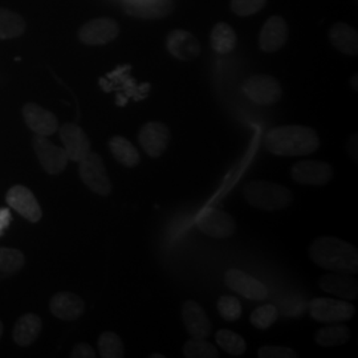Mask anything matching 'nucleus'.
I'll use <instances>...</instances> for the list:
<instances>
[{
	"mask_svg": "<svg viewBox=\"0 0 358 358\" xmlns=\"http://www.w3.org/2000/svg\"><path fill=\"white\" fill-rule=\"evenodd\" d=\"M264 146L273 155L299 157L315 153L320 148V138L312 128L287 125L271 129Z\"/></svg>",
	"mask_w": 358,
	"mask_h": 358,
	"instance_id": "obj_1",
	"label": "nucleus"
},
{
	"mask_svg": "<svg viewBox=\"0 0 358 358\" xmlns=\"http://www.w3.org/2000/svg\"><path fill=\"white\" fill-rule=\"evenodd\" d=\"M309 255L316 266L332 272L356 273L358 252L355 245L334 236H320L309 247Z\"/></svg>",
	"mask_w": 358,
	"mask_h": 358,
	"instance_id": "obj_2",
	"label": "nucleus"
},
{
	"mask_svg": "<svg viewBox=\"0 0 358 358\" xmlns=\"http://www.w3.org/2000/svg\"><path fill=\"white\" fill-rule=\"evenodd\" d=\"M247 203L264 211H279L292 203V192L279 183L251 180L243 189Z\"/></svg>",
	"mask_w": 358,
	"mask_h": 358,
	"instance_id": "obj_3",
	"label": "nucleus"
},
{
	"mask_svg": "<svg viewBox=\"0 0 358 358\" xmlns=\"http://www.w3.org/2000/svg\"><path fill=\"white\" fill-rule=\"evenodd\" d=\"M78 174L83 183L90 192L106 196L112 192V183L108 176L103 158L94 152H90L78 162Z\"/></svg>",
	"mask_w": 358,
	"mask_h": 358,
	"instance_id": "obj_4",
	"label": "nucleus"
},
{
	"mask_svg": "<svg viewBox=\"0 0 358 358\" xmlns=\"http://www.w3.org/2000/svg\"><path fill=\"white\" fill-rule=\"evenodd\" d=\"M356 308L346 300H332L316 297L309 303V313L313 320L327 324L349 321L355 316Z\"/></svg>",
	"mask_w": 358,
	"mask_h": 358,
	"instance_id": "obj_5",
	"label": "nucleus"
},
{
	"mask_svg": "<svg viewBox=\"0 0 358 358\" xmlns=\"http://www.w3.org/2000/svg\"><path fill=\"white\" fill-rule=\"evenodd\" d=\"M244 94L257 105H272L282 99L280 83L269 75H252L243 84Z\"/></svg>",
	"mask_w": 358,
	"mask_h": 358,
	"instance_id": "obj_6",
	"label": "nucleus"
},
{
	"mask_svg": "<svg viewBox=\"0 0 358 358\" xmlns=\"http://www.w3.org/2000/svg\"><path fill=\"white\" fill-rule=\"evenodd\" d=\"M34 150L36 153L38 162L45 173L51 176H59L68 166L69 157L63 148L56 146L44 136H35L32 140Z\"/></svg>",
	"mask_w": 358,
	"mask_h": 358,
	"instance_id": "obj_7",
	"label": "nucleus"
},
{
	"mask_svg": "<svg viewBox=\"0 0 358 358\" xmlns=\"http://www.w3.org/2000/svg\"><path fill=\"white\" fill-rule=\"evenodd\" d=\"M196 229L217 239L230 238L236 232L235 219L224 211L206 208L196 217Z\"/></svg>",
	"mask_w": 358,
	"mask_h": 358,
	"instance_id": "obj_8",
	"label": "nucleus"
},
{
	"mask_svg": "<svg viewBox=\"0 0 358 358\" xmlns=\"http://www.w3.org/2000/svg\"><path fill=\"white\" fill-rule=\"evenodd\" d=\"M120 34L118 23L110 17H99L87 22L78 29V38L87 45H105Z\"/></svg>",
	"mask_w": 358,
	"mask_h": 358,
	"instance_id": "obj_9",
	"label": "nucleus"
},
{
	"mask_svg": "<svg viewBox=\"0 0 358 358\" xmlns=\"http://www.w3.org/2000/svg\"><path fill=\"white\" fill-rule=\"evenodd\" d=\"M224 282L231 291L242 294L251 301H263L268 297L267 287L241 269H229L224 275Z\"/></svg>",
	"mask_w": 358,
	"mask_h": 358,
	"instance_id": "obj_10",
	"label": "nucleus"
},
{
	"mask_svg": "<svg viewBox=\"0 0 358 358\" xmlns=\"http://www.w3.org/2000/svg\"><path fill=\"white\" fill-rule=\"evenodd\" d=\"M296 183L308 186H325L333 178V167L322 161H300L291 169Z\"/></svg>",
	"mask_w": 358,
	"mask_h": 358,
	"instance_id": "obj_11",
	"label": "nucleus"
},
{
	"mask_svg": "<svg viewBox=\"0 0 358 358\" xmlns=\"http://www.w3.org/2000/svg\"><path fill=\"white\" fill-rule=\"evenodd\" d=\"M6 201H7V205L13 208L16 213H19L22 217H26L27 220L32 223H38L43 217V211L35 194L26 186H22V185L13 186L6 195Z\"/></svg>",
	"mask_w": 358,
	"mask_h": 358,
	"instance_id": "obj_12",
	"label": "nucleus"
},
{
	"mask_svg": "<svg viewBox=\"0 0 358 358\" xmlns=\"http://www.w3.org/2000/svg\"><path fill=\"white\" fill-rule=\"evenodd\" d=\"M138 142L143 152L149 157L157 158L165 153L170 142V130L165 124L152 121L142 127L138 133Z\"/></svg>",
	"mask_w": 358,
	"mask_h": 358,
	"instance_id": "obj_13",
	"label": "nucleus"
},
{
	"mask_svg": "<svg viewBox=\"0 0 358 358\" xmlns=\"http://www.w3.org/2000/svg\"><path fill=\"white\" fill-rule=\"evenodd\" d=\"M22 115L27 127L38 136L48 137L59 130L56 115L38 103H27L22 109Z\"/></svg>",
	"mask_w": 358,
	"mask_h": 358,
	"instance_id": "obj_14",
	"label": "nucleus"
},
{
	"mask_svg": "<svg viewBox=\"0 0 358 358\" xmlns=\"http://www.w3.org/2000/svg\"><path fill=\"white\" fill-rule=\"evenodd\" d=\"M122 6L128 15L143 20L164 19L174 10L173 0H124Z\"/></svg>",
	"mask_w": 358,
	"mask_h": 358,
	"instance_id": "obj_15",
	"label": "nucleus"
},
{
	"mask_svg": "<svg viewBox=\"0 0 358 358\" xmlns=\"http://www.w3.org/2000/svg\"><path fill=\"white\" fill-rule=\"evenodd\" d=\"M289 38V28L282 16H271L262 28L259 47L263 52L272 53L282 48Z\"/></svg>",
	"mask_w": 358,
	"mask_h": 358,
	"instance_id": "obj_16",
	"label": "nucleus"
},
{
	"mask_svg": "<svg viewBox=\"0 0 358 358\" xmlns=\"http://www.w3.org/2000/svg\"><path fill=\"white\" fill-rule=\"evenodd\" d=\"M60 140L69 161L80 162L90 152V141L85 131L73 122H66L59 129Z\"/></svg>",
	"mask_w": 358,
	"mask_h": 358,
	"instance_id": "obj_17",
	"label": "nucleus"
},
{
	"mask_svg": "<svg viewBox=\"0 0 358 358\" xmlns=\"http://www.w3.org/2000/svg\"><path fill=\"white\" fill-rule=\"evenodd\" d=\"M166 48L173 57L182 62L194 60L201 55V44L198 38L185 29H176L169 34Z\"/></svg>",
	"mask_w": 358,
	"mask_h": 358,
	"instance_id": "obj_18",
	"label": "nucleus"
},
{
	"mask_svg": "<svg viewBox=\"0 0 358 358\" xmlns=\"http://www.w3.org/2000/svg\"><path fill=\"white\" fill-rule=\"evenodd\" d=\"M182 319L192 338L206 340L211 334V322L206 315L205 309L196 301L187 300L183 303Z\"/></svg>",
	"mask_w": 358,
	"mask_h": 358,
	"instance_id": "obj_19",
	"label": "nucleus"
},
{
	"mask_svg": "<svg viewBox=\"0 0 358 358\" xmlns=\"http://www.w3.org/2000/svg\"><path fill=\"white\" fill-rule=\"evenodd\" d=\"M52 315L59 320L76 321L85 312V301L76 294L59 292L50 300Z\"/></svg>",
	"mask_w": 358,
	"mask_h": 358,
	"instance_id": "obj_20",
	"label": "nucleus"
},
{
	"mask_svg": "<svg viewBox=\"0 0 358 358\" xmlns=\"http://www.w3.org/2000/svg\"><path fill=\"white\" fill-rule=\"evenodd\" d=\"M319 287L324 292L334 294L346 301L355 300L358 294L357 282L343 272L324 275L319 280Z\"/></svg>",
	"mask_w": 358,
	"mask_h": 358,
	"instance_id": "obj_21",
	"label": "nucleus"
},
{
	"mask_svg": "<svg viewBox=\"0 0 358 358\" xmlns=\"http://www.w3.org/2000/svg\"><path fill=\"white\" fill-rule=\"evenodd\" d=\"M41 329H43V321L40 319V316L35 313H26L13 327V343L19 346L32 345L38 340Z\"/></svg>",
	"mask_w": 358,
	"mask_h": 358,
	"instance_id": "obj_22",
	"label": "nucleus"
},
{
	"mask_svg": "<svg viewBox=\"0 0 358 358\" xmlns=\"http://www.w3.org/2000/svg\"><path fill=\"white\" fill-rule=\"evenodd\" d=\"M329 40L344 55L356 56L358 53V34L353 27L344 22L336 23L329 29Z\"/></svg>",
	"mask_w": 358,
	"mask_h": 358,
	"instance_id": "obj_23",
	"label": "nucleus"
},
{
	"mask_svg": "<svg viewBox=\"0 0 358 358\" xmlns=\"http://www.w3.org/2000/svg\"><path fill=\"white\" fill-rule=\"evenodd\" d=\"M109 149L115 161L125 167H136L141 162V155L136 146L121 136H115L109 140Z\"/></svg>",
	"mask_w": 358,
	"mask_h": 358,
	"instance_id": "obj_24",
	"label": "nucleus"
},
{
	"mask_svg": "<svg viewBox=\"0 0 358 358\" xmlns=\"http://www.w3.org/2000/svg\"><path fill=\"white\" fill-rule=\"evenodd\" d=\"M210 44L219 55H227L236 47V32L227 23L219 22L211 31Z\"/></svg>",
	"mask_w": 358,
	"mask_h": 358,
	"instance_id": "obj_25",
	"label": "nucleus"
},
{
	"mask_svg": "<svg viewBox=\"0 0 358 358\" xmlns=\"http://www.w3.org/2000/svg\"><path fill=\"white\" fill-rule=\"evenodd\" d=\"M349 338H350V331L341 322L332 324L331 327H327V328H321L315 336L316 344L324 348L344 345Z\"/></svg>",
	"mask_w": 358,
	"mask_h": 358,
	"instance_id": "obj_26",
	"label": "nucleus"
},
{
	"mask_svg": "<svg viewBox=\"0 0 358 358\" xmlns=\"http://www.w3.org/2000/svg\"><path fill=\"white\" fill-rule=\"evenodd\" d=\"M26 31V22L19 13L0 8V40L22 36Z\"/></svg>",
	"mask_w": 358,
	"mask_h": 358,
	"instance_id": "obj_27",
	"label": "nucleus"
},
{
	"mask_svg": "<svg viewBox=\"0 0 358 358\" xmlns=\"http://www.w3.org/2000/svg\"><path fill=\"white\" fill-rule=\"evenodd\" d=\"M215 341L226 353L231 356H242L247 349L243 337L229 329H220L215 334Z\"/></svg>",
	"mask_w": 358,
	"mask_h": 358,
	"instance_id": "obj_28",
	"label": "nucleus"
},
{
	"mask_svg": "<svg viewBox=\"0 0 358 358\" xmlns=\"http://www.w3.org/2000/svg\"><path fill=\"white\" fill-rule=\"evenodd\" d=\"M26 264V256L17 248L0 247V272L13 275L19 272Z\"/></svg>",
	"mask_w": 358,
	"mask_h": 358,
	"instance_id": "obj_29",
	"label": "nucleus"
},
{
	"mask_svg": "<svg viewBox=\"0 0 358 358\" xmlns=\"http://www.w3.org/2000/svg\"><path fill=\"white\" fill-rule=\"evenodd\" d=\"M99 353L103 358L124 357V344L115 332H103L99 337Z\"/></svg>",
	"mask_w": 358,
	"mask_h": 358,
	"instance_id": "obj_30",
	"label": "nucleus"
},
{
	"mask_svg": "<svg viewBox=\"0 0 358 358\" xmlns=\"http://www.w3.org/2000/svg\"><path fill=\"white\" fill-rule=\"evenodd\" d=\"M183 356L187 358H215L219 353L215 346L206 343V340L190 338L183 346Z\"/></svg>",
	"mask_w": 358,
	"mask_h": 358,
	"instance_id": "obj_31",
	"label": "nucleus"
},
{
	"mask_svg": "<svg viewBox=\"0 0 358 358\" xmlns=\"http://www.w3.org/2000/svg\"><path fill=\"white\" fill-rule=\"evenodd\" d=\"M279 319V310L278 308L267 304L262 307L256 308L251 315V324L257 329H268Z\"/></svg>",
	"mask_w": 358,
	"mask_h": 358,
	"instance_id": "obj_32",
	"label": "nucleus"
},
{
	"mask_svg": "<svg viewBox=\"0 0 358 358\" xmlns=\"http://www.w3.org/2000/svg\"><path fill=\"white\" fill-rule=\"evenodd\" d=\"M217 312L223 320H239L242 316V304L236 297L222 296L217 301Z\"/></svg>",
	"mask_w": 358,
	"mask_h": 358,
	"instance_id": "obj_33",
	"label": "nucleus"
},
{
	"mask_svg": "<svg viewBox=\"0 0 358 358\" xmlns=\"http://www.w3.org/2000/svg\"><path fill=\"white\" fill-rule=\"evenodd\" d=\"M266 4H267V0H231L230 1L231 11L242 17H247L262 11L266 7Z\"/></svg>",
	"mask_w": 358,
	"mask_h": 358,
	"instance_id": "obj_34",
	"label": "nucleus"
},
{
	"mask_svg": "<svg viewBox=\"0 0 358 358\" xmlns=\"http://www.w3.org/2000/svg\"><path fill=\"white\" fill-rule=\"evenodd\" d=\"M257 357L260 358H296L297 353L294 349L285 346L268 345L263 346L257 352Z\"/></svg>",
	"mask_w": 358,
	"mask_h": 358,
	"instance_id": "obj_35",
	"label": "nucleus"
},
{
	"mask_svg": "<svg viewBox=\"0 0 358 358\" xmlns=\"http://www.w3.org/2000/svg\"><path fill=\"white\" fill-rule=\"evenodd\" d=\"M71 357L73 358H94L96 357V352L92 346L85 344V343H81V344H77L72 353H71Z\"/></svg>",
	"mask_w": 358,
	"mask_h": 358,
	"instance_id": "obj_36",
	"label": "nucleus"
},
{
	"mask_svg": "<svg viewBox=\"0 0 358 358\" xmlns=\"http://www.w3.org/2000/svg\"><path fill=\"white\" fill-rule=\"evenodd\" d=\"M357 145V134H353V136L349 138V142H348V153H349V157H350L353 161H357L358 159Z\"/></svg>",
	"mask_w": 358,
	"mask_h": 358,
	"instance_id": "obj_37",
	"label": "nucleus"
},
{
	"mask_svg": "<svg viewBox=\"0 0 358 358\" xmlns=\"http://www.w3.org/2000/svg\"><path fill=\"white\" fill-rule=\"evenodd\" d=\"M352 87H355V90H357V76H355V78L352 80Z\"/></svg>",
	"mask_w": 358,
	"mask_h": 358,
	"instance_id": "obj_38",
	"label": "nucleus"
},
{
	"mask_svg": "<svg viewBox=\"0 0 358 358\" xmlns=\"http://www.w3.org/2000/svg\"><path fill=\"white\" fill-rule=\"evenodd\" d=\"M1 334H3V324H1V321H0V337H1Z\"/></svg>",
	"mask_w": 358,
	"mask_h": 358,
	"instance_id": "obj_39",
	"label": "nucleus"
}]
</instances>
